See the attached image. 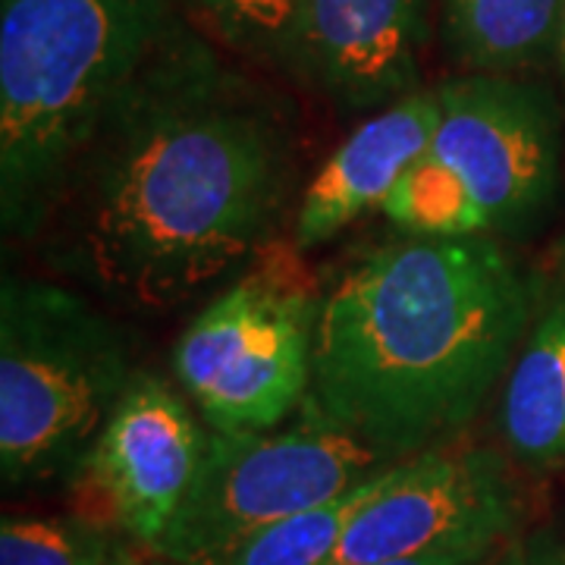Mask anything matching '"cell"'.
<instances>
[{
    "label": "cell",
    "instance_id": "3957f363",
    "mask_svg": "<svg viewBox=\"0 0 565 565\" xmlns=\"http://www.w3.org/2000/svg\"><path fill=\"white\" fill-rule=\"evenodd\" d=\"M170 0H0V223L32 239L170 44Z\"/></svg>",
    "mask_w": 565,
    "mask_h": 565
},
{
    "label": "cell",
    "instance_id": "4fadbf2b",
    "mask_svg": "<svg viewBox=\"0 0 565 565\" xmlns=\"http://www.w3.org/2000/svg\"><path fill=\"white\" fill-rule=\"evenodd\" d=\"M565 0H444L446 32L471 73L505 76L556 47Z\"/></svg>",
    "mask_w": 565,
    "mask_h": 565
},
{
    "label": "cell",
    "instance_id": "30bf717a",
    "mask_svg": "<svg viewBox=\"0 0 565 565\" xmlns=\"http://www.w3.org/2000/svg\"><path fill=\"white\" fill-rule=\"evenodd\" d=\"M424 0H302L289 61L349 110L418 92Z\"/></svg>",
    "mask_w": 565,
    "mask_h": 565
},
{
    "label": "cell",
    "instance_id": "5b68a950",
    "mask_svg": "<svg viewBox=\"0 0 565 565\" xmlns=\"http://www.w3.org/2000/svg\"><path fill=\"white\" fill-rule=\"evenodd\" d=\"M390 465L396 462H386L311 403L292 427L207 430L199 478L151 553L180 565H221L262 527L330 503Z\"/></svg>",
    "mask_w": 565,
    "mask_h": 565
},
{
    "label": "cell",
    "instance_id": "7402d4cb",
    "mask_svg": "<svg viewBox=\"0 0 565 565\" xmlns=\"http://www.w3.org/2000/svg\"><path fill=\"white\" fill-rule=\"evenodd\" d=\"M563 559H565V550H563Z\"/></svg>",
    "mask_w": 565,
    "mask_h": 565
},
{
    "label": "cell",
    "instance_id": "6da1fadb",
    "mask_svg": "<svg viewBox=\"0 0 565 565\" xmlns=\"http://www.w3.org/2000/svg\"><path fill=\"white\" fill-rule=\"evenodd\" d=\"M282 122L202 51L167 44L76 167L57 264L104 296L170 308L277 233L296 192Z\"/></svg>",
    "mask_w": 565,
    "mask_h": 565
},
{
    "label": "cell",
    "instance_id": "d6986e66",
    "mask_svg": "<svg viewBox=\"0 0 565 565\" xmlns=\"http://www.w3.org/2000/svg\"><path fill=\"white\" fill-rule=\"evenodd\" d=\"M493 565H527V544H522L515 534L500 546V553H497V559Z\"/></svg>",
    "mask_w": 565,
    "mask_h": 565
},
{
    "label": "cell",
    "instance_id": "7a4b0ae2",
    "mask_svg": "<svg viewBox=\"0 0 565 565\" xmlns=\"http://www.w3.org/2000/svg\"><path fill=\"white\" fill-rule=\"evenodd\" d=\"M531 282L500 239L403 236L321 296L311 396L386 462L449 446L509 374Z\"/></svg>",
    "mask_w": 565,
    "mask_h": 565
},
{
    "label": "cell",
    "instance_id": "8992f818",
    "mask_svg": "<svg viewBox=\"0 0 565 565\" xmlns=\"http://www.w3.org/2000/svg\"><path fill=\"white\" fill-rule=\"evenodd\" d=\"M321 299L289 267L233 282L173 345V377L214 434L274 430L308 403Z\"/></svg>",
    "mask_w": 565,
    "mask_h": 565
},
{
    "label": "cell",
    "instance_id": "5bb4252c",
    "mask_svg": "<svg viewBox=\"0 0 565 565\" xmlns=\"http://www.w3.org/2000/svg\"><path fill=\"white\" fill-rule=\"evenodd\" d=\"M396 465H390L381 475L367 478L364 484L352 487L349 493L330 500V503L305 509L277 525L262 527L258 534H252L248 541L236 546L221 565H323L340 546L349 525L355 522V515L390 481Z\"/></svg>",
    "mask_w": 565,
    "mask_h": 565
},
{
    "label": "cell",
    "instance_id": "ba28073f",
    "mask_svg": "<svg viewBox=\"0 0 565 565\" xmlns=\"http://www.w3.org/2000/svg\"><path fill=\"white\" fill-rule=\"evenodd\" d=\"M204 449L207 427L189 396L151 371H136L70 481L76 512L151 550L195 484Z\"/></svg>",
    "mask_w": 565,
    "mask_h": 565
},
{
    "label": "cell",
    "instance_id": "52a82bcc",
    "mask_svg": "<svg viewBox=\"0 0 565 565\" xmlns=\"http://www.w3.org/2000/svg\"><path fill=\"white\" fill-rule=\"evenodd\" d=\"M440 117L422 154L468 204L478 236L541 226L559 185V126L537 88L468 73L437 88Z\"/></svg>",
    "mask_w": 565,
    "mask_h": 565
},
{
    "label": "cell",
    "instance_id": "ac0fdd59",
    "mask_svg": "<svg viewBox=\"0 0 565 565\" xmlns=\"http://www.w3.org/2000/svg\"><path fill=\"white\" fill-rule=\"evenodd\" d=\"M527 565H565L563 550L537 537L534 544H527Z\"/></svg>",
    "mask_w": 565,
    "mask_h": 565
},
{
    "label": "cell",
    "instance_id": "9c48e42d",
    "mask_svg": "<svg viewBox=\"0 0 565 565\" xmlns=\"http://www.w3.org/2000/svg\"><path fill=\"white\" fill-rule=\"evenodd\" d=\"M515 484L500 452L437 446L396 465L323 565H381L465 546H503L515 534Z\"/></svg>",
    "mask_w": 565,
    "mask_h": 565
},
{
    "label": "cell",
    "instance_id": "44dd1931",
    "mask_svg": "<svg viewBox=\"0 0 565 565\" xmlns=\"http://www.w3.org/2000/svg\"><path fill=\"white\" fill-rule=\"evenodd\" d=\"M556 51H559V61H563V73H565V7H563V22H559V39H556Z\"/></svg>",
    "mask_w": 565,
    "mask_h": 565
},
{
    "label": "cell",
    "instance_id": "7c38bea8",
    "mask_svg": "<svg viewBox=\"0 0 565 565\" xmlns=\"http://www.w3.org/2000/svg\"><path fill=\"white\" fill-rule=\"evenodd\" d=\"M500 430L527 468L565 459V299L546 308L505 374Z\"/></svg>",
    "mask_w": 565,
    "mask_h": 565
},
{
    "label": "cell",
    "instance_id": "277c9868",
    "mask_svg": "<svg viewBox=\"0 0 565 565\" xmlns=\"http://www.w3.org/2000/svg\"><path fill=\"white\" fill-rule=\"evenodd\" d=\"M129 340L61 282H0V475L70 484L132 381Z\"/></svg>",
    "mask_w": 565,
    "mask_h": 565
},
{
    "label": "cell",
    "instance_id": "9a60e30c",
    "mask_svg": "<svg viewBox=\"0 0 565 565\" xmlns=\"http://www.w3.org/2000/svg\"><path fill=\"white\" fill-rule=\"evenodd\" d=\"M120 531L73 515H7L0 565H114L126 553Z\"/></svg>",
    "mask_w": 565,
    "mask_h": 565
},
{
    "label": "cell",
    "instance_id": "ffe728a7",
    "mask_svg": "<svg viewBox=\"0 0 565 565\" xmlns=\"http://www.w3.org/2000/svg\"><path fill=\"white\" fill-rule=\"evenodd\" d=\"M114 565H180V563H170V559H163V556L151 553V550H141V553H129V550H126Z\"/></svg>",
    "mask_w": 565,
    "mask_h": 565
},
{
    "label": "cell",
    "instance_id": "8fae6325",
    "mask_svg": "<svg viewBox=\"0 0 565 565\" xmlns=\"http://www.w3.org/2000/svg\"><path fill=\"white\" fill-rule=\"evenodd\" d=\"M437 117V88H418L359 122L299 195L292 217L296 248L330 243L362 214L374 207L381 211L396 182L427 151Z\"/></svg>",
    "mask_w": 565,
    "mask_h": 565
},
{
    "label": "cell",
    "instance_id": "e0dca14e",
    "mask_svg": "<svg viewBox=\"0 0 565 565\" xmlns=\"http://www.w3.org/2000/svg\"><path fill=\"white\" fill-rule=\"evenodd\" d=\"M500 546H465V550H444V553H424V556H405L381 565H493Z\"/></svg>",
    "mask_w": 565,
    "mask_h": 565
},
{
    "label": "cell",
    "instance_id": "2e32d148",
    "mask_svg": "<svg viewBox=\"0 0 565 565\" xmlns=\"http://www.w3.org/2000/svg\"><path fill=\"white\" fill-rule=\"evenodd\" d=\"M233 47L262 61H289L302 0H192Z\"/></svg>",
    "mask_w": 565,
    "mask_h": 565
}]
</instances>
